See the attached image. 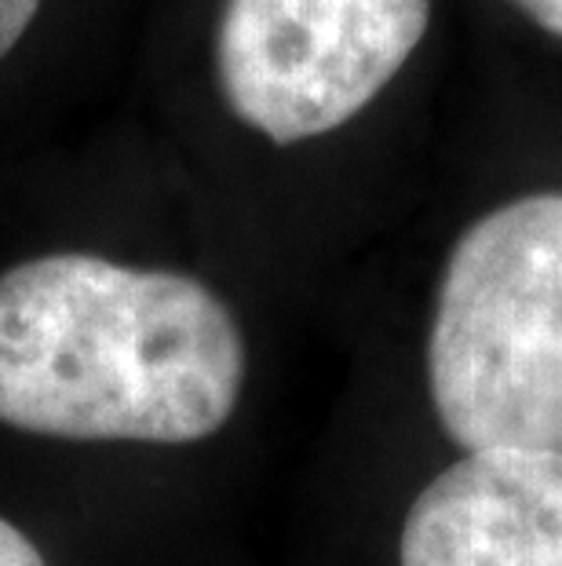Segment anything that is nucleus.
Listing matches in <instances>:
<instances>
[{"instance_id": "nucleus-1", "label": "nucleus", "mask_w": 562, "mask_h": 566, "mask_svg": "<svg viewBox=\"0 0 562 566\" xmlns=\"http://www.w3.org/2000/svg\"><path fill=\"white\" fill-rule=\"evenodd\" d=\"M242 322L209 282L63 249L0 271V424L66 442L212 439L245 391Z\"/></svg>"}, {"instance_id": "nucleus-6", "label": "nucleus", "mask_w": 562, "mask_h": 566, "mask_svg": "<svg viewBox=\"0 0 562 566\" xmlns=\"http://www.w3.org/2000/svg\"><path fill=\"white\" fill-rule=\"evenodd\" d=\"M0 566H47L38 545L15 523L0 520Z\"/></svg>"}, {"instance_id": "nucleus-5", "label": "nucleus", "mask_w": 562, "mask_h": 566, "mask_svg": "<svg viewBox=\"0 0 562 566\" xmlns=\"http://www.w3.org/2000/svg\"><path fill=\"white\" fill-rule=\"evenodd\" d=\"M44 0H0V63L15 52L38 22Z\"/></svg>"}, {"instance_id": "nucleus-2", "label": "nucleus", "mask_w": 562, "mask_h": 566, "mask_svg": "<svg viewBox=\"0 0 562 566\" xmlns=\"http://www.w3.org/2000/svg\"><path fill=\"white\" fill-rule=\"evenodd\" d=\"M427 391L464 450H562V190L494 205L442 268Z\"/></svg>"}, {"instance_id": "nucleus-4", "label": "nucleus", "mask_w": 562, "mask_h": 566, "mask_svg": "<svg viewBox=\"0 0 562 566\" xmlns=\"http://www.w3.org/2000/svg\"><path fill=\"white\" fill-rule=\"evenodd\" d=\"M402 566H562V450L478 446L405 512Z\"/></svg>"}, {"instance_id": "nucleus-7", "label": "nucleus", "mask_w": 562, "mask_h": 566, "mask_svg": "<svg viewBox=\"0 0 562 566\" xmlns=\"http://www.w3.org/2000/svg\"><path fill=\"white\" fill-rule=\"evenodd\" d=\"M508 4H516L537 30L548 33V38L562 41V0H508Z\"/></svg>"}, {"instance_id": "nucleus-3", "label": "nucleus", "mask_w": 562, "mask_h": 566, "mask_svg": "<svg viewBox=\"0 0 562 566\" xmlns=\"http://www.w3.org/2000/svg\"><path fill=\"white\" fill-rule=\"evenodd\" d=\"M435 0H223L212 70L226 111L267 143L321 139L410 66Z\"/></svg>"}]
</instances>
